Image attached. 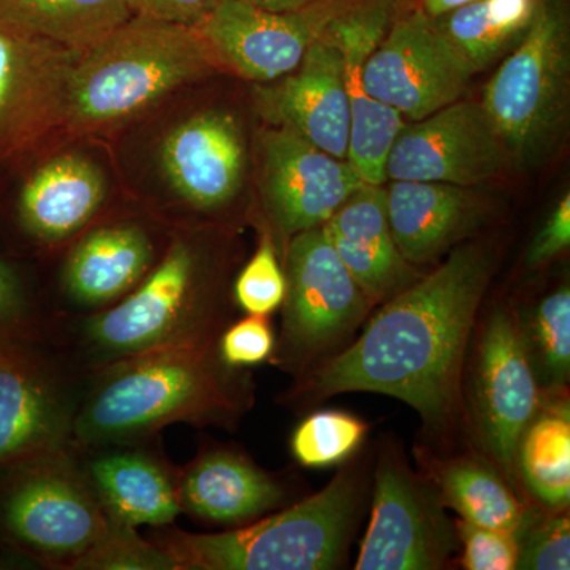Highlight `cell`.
<instances>
[{
	"mask_svg": "<svg viewBox=\"0 0 570 570\" xmlns=\"http://www.w3.org/2000/svg\"><path fill=\"white\" fill-rule=\"evenodd\" d=\"M569 243L570 195L566 194L532 242L530 254H528V265L539 268V266L549 264L562 250L568 249Z\"/></svg>",
	"mask_w": 570,
	"mask_h": 570,
	"instance_id": "39",
	"label": "cell"
},
{
	"mask_svg": "<svg viewBox=\"0 0 570 570\" xmlns=\"http://www.w3.org/2000/svg\"><path fill=\"white\" fill-rule=\"evenodd\" d=\"M52 321L20 269L0 255V343L48 341Z\"/></svg>",
	"mask_w": 570,
	"mask_h": 570,
	"instance_id": "33",
	"label": "cell"
},
{
	"mask_svg": "<svg viewBox=\"0 0 570 570\" xmlns=\"http://www.w3.org/2000/svg\"><path fill=\"white\" fill-rule=\"evenodd\" d=\"M283 253L287 288L275 362L299 371L351 335L374 303L348 273L324 225L292 236Z\"/></svg>",
	"mask_w": 570,
	"mask_h": 570,
	"instance_id": "9",
	"label": "cell"
},
{
	"mask_svg": "<svg viewBox=\"0 0 570 570\" xmlns=\"http://www.w3.org/2000/svg\"><path fill=\"white\" fill-rule=\"evenodd\" d=\"M463 566L468 570L517 569L520 557L519 539L508 532L490 530L461 521L456 524Z\"/></svg>",
	"mask_w": 570,
	"mask_h": 570,
	"instance_id": "37",
	"label": "cell"
},
{
	"mask_svg": "<svg viewBox=\"0 0 570 570\" xmlns=\"http://www.w3.org/2000/svg\"><path fill=\"white\" fill-rule=\"evenodd\" d=\"M348 273L373 303L387 302L419 279L389 223L385 186L363 184L324 224Z\"/></svg>",
	"mask_w": 570,
	"mask_h": 570,
	"instance_id": "25",
	"label": "cell"
},
{
	"mask_svg": "<svg viewBox=\"0 0 570 570\" xmlns=\"http://www.w3.org/2000/svg\"><path fill=\"white\" fill-rule=\"evenodd\" d=\"M250 100L266 126L283 127L336 159L347 160L351 110L340 47L325 31L292 73L254 82Z\"/></svg>",
	"mask_w": 570,
	"mask_h": 570,
	"instance_id": "20",
	"label": "cell"
},
{
	"mask_svg": "<svg viewBox=\"0 0 570 570\" xmlns=\"http://www.w3.org/2000/svg\"><path fill=\"white\" fill-rule=\"evenodd\" d=\"M82 384L48 341L0 343V472L70 445Z\"/></svg>",
	"mask_w": 570,
	"mask_h": 570,
	"instance_id": "10",
	"label": "cell"
},
{
	"mask_svg": "<svg viewBox=\"0 0 570 570\" xmlns=\"http://www.w3.org/2000/svg\"><path fill=\"white\" fill-rule=\"evenodd\" d=\"M285 288L287 284L277 258V247L264 228L253 257L236 276L235 303L250 316L268 317L283 306Z\"/></svg>",
	"mask_w": 570,
	"mask_h": 570,
	"instance_id": "34",
	"label": "cell"
},
{
	"mask_svg": "<svg viewBox=\"0 0 570 570\" xmlns=\"http://www.w3.org/2000/svg\"><path fill=\"white\" fill-rule=\"evenodd\" d=\"M181 513L209 524L239 528L283 508L287 491L243 453L206 449L178 471Z\"/></svg>",
	"mask_w": 570,
	"mask_h": 570,
	"instance_id": "24",
	"label": "cell"
},
{
	"mask_svg": "<svg viewBox=\"0 0 570 570\" xmlns=\"http://www.w3.org/2000/svg\"><path fill=\"white\" fill-rule=\"evenodd\" d=\"M105 520L71 445L0 472V530L41 566L69 570L104 530Z\"/></svg>",
	"mask_w": 570,
	"mask_h": 570,
	"instance_id": "8",
	"label": "cell"
},
{
	"mask_svg": "<svg viewBox=\"0 0 570 570\" xmlns=\"http://www.w3.org/2000/svg\"><path fill=\"white\" fill-rule=\"evenodd\" d=\"M469 2H474V0H420L419 3H415V7H419L428 17L436 18L445 11L466 6Z\"/></svg>",
	"mask_w": 570,
	"mask_h": 570,
	"instance_id": "40",
	"label": "cell"
},
{
	"mask_svg": "<svg viewBox=\"0 0 570 570\" xmlns=\"http://www.w3.org/2000/svg\"><path fill=\"white\" fill-rule=\"evenodd\" d=\"M257 153L265 230L283 249L292 236L322 227L365 184L347 160L283 127L266 126Z\"/></svg>",
	"mask_w": 570,
	"mask_h": 570,
	"instance_id": "14",
	"label": "cell"
},
{
	"mask_svg": "<svg viewBox=\"0 0 570 570\" xmlns=\"http://www.w3.org/2000/svg\"><path fill=\"white\" fill-rule=\"evenodd\" d=\"M69 570H176V566L151 539H142L132 524L107 515L104 530Z\"/></svg>",
	"mask_w": 570,
	"mask_h": 570,
	"instance_id": "32",
	"label": "cell"
},
{
	"mask_svg": "<svg viewBox=\"0 0 570 570\" xmlns=\"http://www.w3.org/2000/svg\"><path fill=\"white\" fill-rule=\"evenodd\" d=\"M132 17L126 0H0V22L88 50Z\"/></svg>",
	"mask_w": 570,
	"mask_h": 570,
	"instance_id": "28",
	"label": "cell"
},
{
	"mask_svg": "<svg viewBox=\"0 0 570 570\" xmlns=\"http://www.w3.org/2000/svg\"><path fill=\"white\" fill-rule=\"evenodd\" d=\"M387 212L404 261L430 265L466 242L489 219V204L472 187L431 181H392Z\"/></svg>",
	"mask_w": 570,
	"mask_h": 570,
	"instance_id": "23",
	"label": "cell"
},
{
	"mask_svg": "<svg viewBox=\"0 0 570 570\" xmlns=\"http://www.w3.org/2000/svg\"><path fill=\"white\" fill-rule=\"evenodd\" d=\"M433 487L445 508L478 527L520 539L534 519L513 493L512 483L487 461L456 459L436 464Z\"/></svg>",
	"mask_w": 570,
	"mask_h": 570,
	"instance_id": "26",
	"label": "cell"
},
{
	"mask_svg": "<svg viewBox=\"0 0 570 570\" xmlns=\"http://www.w3.org/2000/svg\"><path fill=\"white\" fill-rule=\"evenodd\" d=\"M146 441L77 450L82 472L111 519L132 527H170L181 513L178 471Z\"/></svg>",
	"mask_w": 570,
	"mask_h": 570,
	"instance_id": "22",
	"label": "cell"
},
{
	"mask_svg": "<svg viewBox=\"0 0 570 570\" xmlns=\"http://www.w3.org/2000/svg\"><path fill=\"white\" fill-rule=\"evenodd\" d=\"M110 189L107 170L91 154L56 149L37 157L18 187L14 227L36 249H61L100 219Z\"/></svg>",
	"mask_w": 570,
	"mask_h": 570,
	"instance_id": "19",
	"label": "cell"
},
{
	"mask_svg": "<svg viewBox=\"0 0 570 570\" xmlns=\"http://www.w3.org/2000/svg\"><path fill=\"white\" fill-rule=\"evenodd\" d=\"M355 0H313L302 9L269 11L223 0L200 26L223 71L243 80L272 82L292 73L328 22Z\"/></svg>",
	"mask_w": 570,
	"mask_h": 570,
	"instance_id": "17",
	"label": "cell"
},
{
	"mask_svg": "<svg viewBox=\"0 0 570 570\" xmlns=\"http://www.w3.org/2000/svg\"><path fill=\"white\" fill-rule=\"evenodd\" d=\"M362 501V475L346 469L313 497L245 527L197 534L170 524L149 538L176 570L336 569L346 557Z\"/></svg>",
	"mask_w": 570,
	"mask_h": 570,
	"instance_id": "6",
	"label": "cell"
},
{
	"mask_svg": "<svg viewBox=\"0 0 570 570\" xmlns=\"http://www.w3.org/2000/svg\"><path fill=\"white\" fill-rule=\"evenodd\" d=\"M171 228L141 216L99 219L67 246L59 272L61 311L88 316L130 294L163 255Z\"/></svg>",
	"mask_w": 570,
	"mask_h": 570,
	"instance_id": "16",
	"label": "cell"
},
{
	"mask_svg": "<svg viewBox=\"0 0 570 570\" xmlns=\"http://www.w3.org/2000/svg\"><path fill=\"white\" fill-rule=\"evenodd\" d=\"M493 269L489 246L450 250L433 273L387 299L362 336L317 367L299 395L381 393L415 409L431 430H445L459 409L464 354Z\"/></svg>",
	"mask_w": 570,
	"mask_h": 570,
	"instance_id": "1",
	"label": "cell"
},
{
	"mask_svg": "<svg viewBox=\"0 0 570 570\" xmlns=\"http://www.w3.org/2000/svg\"><path fill=\"white\" fill-rule=\"evenodd\" d=\"M132 17L197 29L223 0H126Z\"/></svg>",
	"mask_w": 570,
	"mask_h": 570,
	"instance_id": "38",
	"label": "cell"
},
{
	"mask_svg": "<svg viewBox=\"0 0 570 570\" xmlns=\"http://www.w3.org/2000/svg\"><path fill=\"white\" fill-rule=\"evenodd\" d=\"M523 330V328H521ZM532 366L551 385H564L570 373V291L568 285L546 296L531 316L530 332H524Z\"/></svg>",
	"mask_w": 570,
	"mask_h": 570,
	"instance_id": "30",
	"label": "cell"
},
{
	"mask_svg": "<svg viewBox=\"0 0 570 570\" xmlns=\"http://www.w3.org/2000/svg\"><path fill=\"white\" fill-rule=\"evenodd\" d=\"M472 390L480 445L515 485L520 439L538 414L540 393L520 321L505 307H498L483 326Z\"/></svg>",
	"mask_w": 570,
	"mask_h": 570,
	"instance_id": "15",
	"label": "cell"
},
{
	"mask_svg": "<svg viewBox=\"0 0 570 570\" xmlns=\"http://www.w3.org/2000/svg\"><path fill=\"white\" fill-rule=\"evenodd\" d=\"M253 403V381L225 365L216 344L148 352L85 376L70 445L148 441L175 423L232 428Z\"/></svg>",
	"mask_w": 570,
	"mask_h": 570,
	"instance_id": "3",
	"label": "cell"
},
{
	"mask_svg": "<svg viewBox=\"0 0 570 570\" xmlns=\"http://www.w3.org/2000/svg\"><path fill=\"white\" fill-rule=\"evenodd\" d=\"M517 569L568 570L570 568V528L564 515L542 521L532 519L519 539Z\"/></svg>",
	"mask_w": 570,
	"mask_h": 570,
	"instance_id": "35",
	"label": "cell"
},
{
	"mask_svg": "<svg viewBox=\"0 0 570 570\" xmlns=\"http://www.w3.org/2000/svg\"><path fill=\"white\" fill-rule=\"evenodd\" d=\"M480 105L510 163L538 164L553 151L570 108L568 0H539L530 29L494 71Z\"/></svg>",
	"mask_w": 570,
	"mask_h": 570,
	"instance_id": "7",
	"label": "cell"
},
{
	"mask_svg": "<svg viewBox=\"0 0 570 570\" xmlns=\"http://www.w3.org/2000/svg\"><path fill=\"white\" fill-rule=\"evenodd\" d=\"M472 75L433 18L409 6L367 56L362 80L371 97L419 121L460 100Z\"/></svg>",
	"mask_w": 570,
	"mask_h": 570,
	"instance_id": "13",
	"label": "cell"
},
{
	"mask_svg": "<svg viewBox=\"0 0 570 570\" xmlns=\"http://www.w3.org/2000/svg\"><path fill=\"white\" fill-rule=\"evenodd\" d=\"M217 354L225 365L246 367L261 365L275 355L276 340L268 317L250 316L225 326L217 337Z\"/></svg>",
	"mask_w": 570,
	"mask_h": 570,
	"instance_id": "36",
	"label": "cell"
},
{
	"mask_svg": "<svg viewBox=\"0 0 570 570\" xmlns=\"http://www.w3.org/2000/svg\"><path fill=\"white\" fill-rule=\"evenodd\" d=\"M538 3L539 0H474L439 14L433 22L475 75L520 43Z\"/></svg>",
	"mask_w": 570,
	"mask_h": 570,
	"instance_id": "27",
	"label": "cell"
},
{
	"mask_svg": "<svg viewBox=\"0 0 570 570\" xmlns=\"http://www.w3.org/2000/svg\"><path fill=\"white\" fill-rule=\"evenodd\" d=\"M366 425L341 411H321L296 426L292 455L305 468H328L347 460L362 445Z\"/></svg>",
	"mask_w": 570,
	"mask_h": 570,
	"instance_id": "31",
	"label": "cell"
},
{
	"mask_svg": "<svg viewBox=\"0 0 570 570\" xmlns=\"http://www.w3.org/2000/svg\"><path fill=\"white\" fill-rule=\"evenodd\" d=\"M460 549L459 531L436 489L419 478L395 449H385L356 570H436Z\"/></svg>",
	"mask_w": 570,
	"mask_h": 570,
	"instance_id": "11",
	"label": "cell"
},
{
	"mask_svg": "<svg viewBox=\"0 0 570 570\" xmlns=\"http://www.w3.org/2000/svg\"><path fill=\"white\" fill-rule=\"evenodd\" d=\"M228 249L216 227L171 228L130 294L88 316H55L51 344L78 374L175 347L214 346L227 324Z\"/></svg>",
	"mask_w": 570,
	"mask_h": 570,
	"instance_id": "2",
	"label": "cell"
},
{
	"mask_svg": "<svg viewBox=\"0 0 570 570\" xmlns=\"http://www.w3.org/2000/svg\"><path fill=\"white\" fill-rule=\"evenodd\" d=\"M406 0H355L336 14L325 32L340 47L346 71L351 132L347 163L363 183L384 186L393 141L406 119L395 108L379 102L363 86L362 71L370 52L384 39L390 26L404 9Z\"/></svg>",
	"mask_w": 570,
	"mask_h": 570,
	"instance_id": "21",
	"label": "cell"
},
{
	"mask_svg": "<svg viewBox=\"0 0 570 570\" xmlns=\"http://www.w3.org/2000/svg\"><path fill=\"white\" fill-rule=\"evenodd\" d=\"M184 92V91H183ZM183 92L164 105L146 140L138 200L170 228L216 227L245 193L249 146L242 118L223 105L184 107Z\"/></svg>",
	"mask_w": 570,
	"mask_h": 570,
	"instance_id": "5",
	"label": "cell"
},
{
	"mask_svg": "<svg viewBox=\"0 0 570 570\" xmlns=\"http://www.w3.org/2000/svg\"><path fill=\"white\" fill-rule=\"evenodd\" d=\"M512 165L480 102H456L409 121L387 165V181H431L474 187L497 179Z\"/></svg>",
	"mask_w": 570,
	"mask_h": 570,
	"instance_id": "18",
	"label": "cell"
},
{
	"mask_svg": "<svg viewBox=\"0 0 570 570\" xmlns=\"http://www.w3.org/2000/svg\"><path fill=\"white\" fill-rule=\"evenodd\" d=\"M517 474L540 504L564 510L570 499V422L568 407L532 420L520 439Z\"/></svg>",
	"mask_w": 570,
	"mask_h": 570,
	"instance_id": "29",
	"label": "cell"
},
{
	"mask_svg": "<svg viewBox=\"0 0 570 570\" xmlns=\"http://www.w3.org/2000/svg\"><path fill=\"white\" fill-rule=\"evenodd\" d=\"M82 51L0 22V165L29 163L59 140Z\"/></svg>",
	"mask_w": 570,
	"mask_h": 570,
	"instance_id": "12",
	"label": "cell"
},
{
	"mask_svg": "<svg viewBox=\"0 0 570 570\" xmlns=\"http://www.w3.org/2000/svg\"><path fill=\"white\" fill-rule=\"evenodd\" d=\"M242 2L269 11H291L302 9L313 0H242Z\"/></svg>",
	"mask_w": 570,
	"mask_h": 570,
	"instance_id": "41",
	"label": "cell"
},
{
	"mask_svg": "<svg viewBox=\"0 0 570 570\" xmlns=\"http://www.w3.org/2000/svg\"><path fill=\"white\" fill-rule=\"evenodd\" d=\"M409 2V6H415V3H419L420 0H406Z\"/></svg>",
	"mask_w": 570,
	"mask_h": 570,
	"instance_id": "42",
	"label": "cell"
},
{
	"mask_svg": "<svg viewBox=\"0 0 570 570\" xmlns=\"http://www.w3.org/2000/svg\"><path fill=\"white\" fill-rule=\"evenodd\" d=\"M220 71L197 29L130 17L81 52L59 140L118 134Z\"/></svg>",
	"mask_w": 570,
	"mask_h": 570,
	"instance_id": "4",
	"label": "cell"
}]
</instances>
